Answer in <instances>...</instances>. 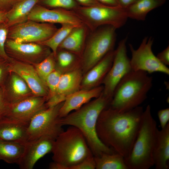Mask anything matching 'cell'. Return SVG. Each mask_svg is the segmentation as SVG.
<instances>
[{
	"instance_id": "obj_11",
	"label": "cell",
	"mask_w": 169,
	"mask_h": 169,
	"mask_svg": "<svg viewBox=\"0 0 169 169\" xmlns=\"http://www.w3.org/2000/svg\"><path fill=\"white\" fill-rule=\"evenodd\" d=\"M153 39L145 37L139 48L135 49L129 44L131 53L130 63L132 71H142L147 73L161 72L169 74V69L161 63L154 54L152 46Z\"/></svg>"
},
{
	"instance_id": "obj_28",
	"label": "cell",
	"mask_w": 169,
	"mask_h": 169,
	"mask_svg": "<svg viewBox=\"0 0 169 169\" xmlns=\"http://www.w3.org/2000/svg\"><path fill=\"white\" fill-rule=\"evenodd\" d=\"M76 26L69 24L61 25L55 33L48 40L39 43L49 47L56 57L58 48L72 29Z\"/></svg>"
},
{
	"instance_id": "obj_39",
	"label": "cell",
	"mask_w": 169,
	"mask_h": 169,
	"mask_svg": "<svg viewBox=\"0 0 169 169\" xmlns=\"http://www.w3.org/2000/svg\"><path fill=\"white\" fill-rule=\"evenodd\" d=\"M17 0H0V10L7 12Z\"/></svg>"
},
{
	"instance_id": "obj_32",
	"label": "cell",
	"mask_w": 169,
	"mask_h": 169,
	"mask_svg": "<svg viewBox=\"0 0 169 169\" xmlns=\"http://www.w3.org/2000/svg\"><path fill=\"white\" fill-rule=\"evenodd\" d=\"M76 56L77 55L69 51L58 49L56 59L59 66L65 68L69 66L75 60Z\"/></svg>"
},
{
	"instance_id": "obj_26",
	"label": "cell",
	"mask_w": 169,
	"mask_h": 169,
	"mask_svg": "<svg viewBox=\"0 0 169 169\" xmlns=\"http://www.w3.org/2000/svg\"><path fill=\"white\" fill-rule=\"evenodd\" d=\"M25 144L0 140V160L9 164H18L24 153Z\"/></svg>"
},
{
	"instance_id": "obj_14",
	"label": "cell",
	"mask_w": 169,
	"mask_h": 169,
	"mask_svg": "<svg viewBox=\"0 0 169 169\" xmlns=\"http://www.w3.org/2000/svg\"><path fill=\"white\" fill-rule=\"evenodd\" d=\"M28 20L54 24H69L76 26L83 24L73 10L59 8H48L38 4L31 11Z\"/></svg>"
},
{
	"instance_id": "obj_27",
	"label": "cell",
	"mask_w": 169,
	"mask_h": 169,
	"mask_svg": "<svg viewBox=\"0 0 169 169\" xmlns=\"http://www.w3.org/2000/svg\"><path fill=\"white\" fill-rule=\"evenodd\" d=\"M94 158L96 169H129L124 157L116 152L102 153Z\"/></svg>"
},
{
	"instance_id": "obj_17",
	"label": "cell",
	"mask_w": 169,
	"mask_h": 169,
	"mask_svg": "<svg viewBox=\"0 0 169 169\" xmlns=\"http://www.w3.org/2000/svg\"><path fill=\"white\" fill-rule=\"evenodd\" d=\"M103 86H98L89 89H81L67 97L59 111V116L63 118L74 110H76L92 98H97L102 93Z\"/></svg>"
},
{
	"instance_id": "obj_42",
	"label": "cell",
	"mask_w": 169,
	"mask_h": 169,
	"mask_svg": "<svg viewBox=\"0 0 169 169\" xmlns=\"http://www.w3.org/2000/svg\"><path fill=\"white\" fill-rule=\"evenodd\" d=\"M103 5L109 7L119 6L116 0H97Z\"/></svg>"
},
{
	"instance_id": "obj_21",
	"label": "cell",
	"mask_w": 169,
	"mask_h": 169,
	"mask_svg": "<svg viewBox=\"0 0 169 169\" xmlns=\"http://www.w3.org/2000/svg\"><path fill=\"white\" fill-rule=\"evenodd\" d=\"M89 31L84 24L75 27L60 44L58 50L69 51L80 58Z\"/></svg>"
},
{
	"instance_id": "obj_25",
	"label": "cell",
	"mask_w": 169,
	"mask_h": 169,
	"mask_svg": "<svg viewBox=\"0 0 169 169\" xmlns=\"http://www.w3.org/2000/svg\"><path fill=\"white\" fill-rule=\"evenodd\" d=\"M166 1V0H138L124 9L128 18L144 21L149 12L162 6Z\"/></svg>"
},
{
	"instance_id": "obj_9",
	"label": "cell",
	"mask_w": 169,
	"mask_h": 169,
	"mask_svg": "<svg viewBox=\"0 0 169 169\" xmlns=\"http://www.w3.org/2000/svg\"><path fill=\"white\" fill-rule=\"evenodd\" d=\"M58 29L54 24L28 20L9 27L8 38L18 43H38L49 38Z\"/></svg>"
},
{
	"instance_id": "obj_13",
	"label": "cell",
	"mask_w": 169,
	"mask_h": 169,
	"mask_svg": "<svg viewBox=\"0 0 169 169\" xmlns=\"http://www.w3.org/2000/svg\"><path fill=\"white\" fill-rule=\"evenodd\" d=\"M5 49L10 58L33 65L41 62L52 52L49 47L40 44L18 43L8 38Z\"/></svg>"
},
{
	"instance_id": "obj_19",
	"label": "cell",
	"mask_w": 169,
	"mask_h": 169,
	"mask_svg": "<svg viewBox=\"0 0 169 169\" xmlns=\"http://www.w3.org/2000/svg\"><path fill=\"white\" fill-rule=\"evenodd\" d=\"M115 50L107 54L91 68L83 78L80 88L89 89L98 86L102 82L110 68L114 58Z\"/></svg>"
},
{
	"instance_id": "obj_33",
	"label": "cell",
	"mask_w": 169,
	"mask_h": 169,
	"mask_svg": "<svg viewBox=\"0 0 169 169\" xmlns=\"http://www.w3.org/2000/svg\"><path fill=\"white\" fill-rule=\"evenodd\" d=\"M9 28L5 22L0 23V57L9 62L11 58L7 55L5 49Z\"/></svg>"
},
{
	"instance_id": "obj_8",
	"label": "cell",
	"mask_w": 169,
	"mask_h": 169,
	"mask_svg": "<svg viewBox=\"0 0 169 169\" xmlns=\"http://www.w3.org/2000/svg\"><path fill=\"white\" fill-rule=\"evenodd\" d=\"M41 110L30 121L27 129V142L44 136L54 139L64 130L59 123V110L63 103Z\"/></svg>"
},
{
	"instance_id": "obj_10",
	"label": "cell",
	"mask_w": 169,
	"mask_h": 169,
	"mask_svg": "<svg viewBox=\"0 0 169 169\" xmlns=\"http://www.w3.org/2000/svg\"><path fill=\"white\" fill-rule=\"evenodd\" d=\"M126 37L119 43L115 50L112 66L102 83L104 85L103 95L111 100L114 90L120 81L127 74L132 71L130 59L127 54Z\"/></svg>"
},
{
	"instance_id": "obj_29",
	"label": "cell",
	"mask_w": 169,
	"mask_h": 169,
	"mask_svg": "<svg viewBox=\"0 0 169 169\" xmlns=\"http://www.w3.org/2000/svg\"><path fill=\"white\" fill-rule=\"evenodd\" d=\"M56 60V57L52 52L41 62L33 65L39 77L46 86L47 77L55 69Z\"/></svg>"
},
{
	"instance_id": "obj_24",
	"label": "cell",
	"mask_w": 169,
	"mask_h": 169,
	"mask_svg": "<svg viewBox=\"0 0 169 169\" xmlns=\"http://www.w3.org/2000/svg\"><path fill=\"white\" fill-rule=\"evenodd\" d=\"M28 125L7 120H0V140L25 144L27 142Z\"/></svg>"
},
{
	"instance_id": "obj_43",
	"label": "cell",
	"mask_w": 169,
	"mask_h": 169,
	"mask_svg": "<svg viewBox=\"0 0 169 169\" xmlns=\"http://www.w3.org/2000/svg\"><path fill=\"white\" fill-rule=\"evenodd\" d=\"M6 13L0 10V23L5 22L6 18Z\"/></svg>"
},
{
	"instance_id": "obj_5",
	"label": "cell",
	"mask_w": 169,
	"mask_h": 169,
	"mask_svg": "<svg viewBox=\"0 0 169 169\" xmlns=\"http://www.w3.org/2000/svg\"><path fill=\"white\" fill-rule=\"evenodd\" d=\"M158 129L149 105L143 111L138 134L129 156L125 158L129 169H148L154 165L153 152Z\"/></svg>"
},
{
	"instance_id": "obj_7",
	"label": "cell",
	"mask_w": 169,
	"mask_h": 169,
	"mask_svg": "<svg viewBox=\"0 0 169 169\" xmlns=\"http://www.w3.org/2000/svg\"><path fill=\"white\" fill-rule=\"evenodd\" d=\"M73 11L90 31L105 25L117 29L123 26L128 18L125 9L119 6L86 7L79 6Z\"/></svg>"
},
{
	"instance_id": "obj_12",
	"label": "cell",
	"mask_w": 169,
	"mask_h": 169,
	"mask_svg": "<svg viewBox=\"0 0 169 169\" xmlns=\"http://www.w3.org/2000/svg\"><path fill=\"white\" fill-rule=\"evenodd\" d=\"M47 98L32 95L8 104L0 116V120H7L28 125L38 112L47 108Z\"/></svg>"
},
{
	"instance_id": "obj_35",
	"label": "cell",
	"mask_w": 169,
	"mask_h": 169,
	"mask_svg": "<svg viewBox=\"0 0 169 169\" xmlns=\"http://www.w3.org/2000/svg\"><path fill=\"white\" fill-rule=\"evenodd\" d=\"M95 163L94 156L86 159L79 163L71 167L70 169H95Z\"/></svg>"
},
{
	"instance_id": "obj_36",
	"label": "cell",
	"mask_w": 169,
	"mask_h": 169,
	"mask_svg": "<svg viewBox=\"0 0 169 169\" xmlns=\"http://www.w3.org/2000/svg\"><path fill=\"white\" fill-rule=\"evenodd\" d=\"M157 115L161 129H163L169 122V108H167L160 110L157 112Z\"/></svg>"
},
{
	"instance_id": "obj_40",
	"label": "cell",
	"mask_w": 169,
	"mask_h": 169,
	"mask_svg": "<svg viewBox=\"0 0 169 169\" xmlns=\"http://www.w3.org/2000/svg\"><path fill=\"white\" fill-rule=\"evenodd\" d=\"M8 103L4 93L2 87H0V116L3 112Z\"/></svg>"
},
{
	"instance_id": "obj_22",
	"label": "cell",
	"mask_w": 169,
	"mask_h": 169,
	"mask_svg": "<svg viewBox=\"0 0 169 169\" xmlns=\"http://www.w3.org/2000/svg\"><path fill=\"white\" fill-rule=\"evenodd\" d=\"M82 78V73L78 69L62 74L56 93L53 96L61 102H64L67 97L79 90Z\"/></svg>"
},
{
	"instance_id": "obj_37",
	"label": "cell",
	"mask_w": 169,
	"mask_h": 169,
	"mask_svg": "<svg viewBox=\"0 0 169 169\" xmlns=\"http://www.w3.org/2000/svg\"><path fill=\"white\" fill-rule=\"evenodd\" d=\"M159 60L166 66L169 65V46L159 53L156 56Z\"/></svg>"
},
{
	"instance_id": "obj_31",
	"label": "cell",
	"mask_w": 169,
	"mask_h": 169,
	"mask_svg": "<svg viewBox=\"0 0 169 169\" xmlns=\"http://www.w3.org/2000/svg\"><path fill=\"white\" fill-rule=\"evenodd\" d=\"M62 74L60 70L55 69L47 77L46 79V84L49 91V95L47 100L56 94Z\"/></svg>"
},
{
	"instance_id": "obj_30",
	"label": "cell",
	"mask_w": 169,
	"mask_h": 169,
	"mask_svg": "<svg viewBox=\"0 0 169 169\" xmlns=\"http://www.w3.org/2000/svg\"><path fill=\"white\" fill-rule=\"evenodd\" d=\"M48 8L74 10L80 5L74 0H39L38 3Z\"/></svg>"
},
{
	"instance_id": "obj_15",
	"label": "cell",
	"mask_w": 169,
	"mask_h": 169,
	"mask_svg": "<svg viewBox=\"0 0 169 169\" xmlns=\"http://www.w3.org/2000/svg\"><path fill=\"white\" fill-rule=\"evenodd\" d=\"M9 72L17 74L24 80L34 95L46 97L47 100L49 95L48 88L39 77L33 65L11 58L9 62Z\"/></svg>"
},
{
	"instance_id": "obj_23",
	"label": "cell",
	"mask_w": 169,
	"mask_h": 169,
	"mask_svg": "<svg viewBox=\"0 0 169 169\" xmlns=\"http://www.w3.org/2000/svg\"><path fill=\"white\" fill-rule=\"evenodd\" d=\"M39 0H17L6 13L5 22L9 28L28 20L31 11Z\"/></svg>"
},
{
	"instance_id": "obj_38",
	"label": "cell",
	"mask_w": 169,
	"mask_h": 169,
	"mask_svg": "<svg viewBox=\"0 0 169 169\" xmlns=\"http://www.w3.org/2000/svg\"><path fill=\"white\" fill-rule=\"evenodd\" d=\"M80 6L90 7L104 6L97 0H74ZM105 6V5H104Z\"/></svg>"
},
{
	"instance_id": "obj_6",
	"label": "cell",
	"mask_w": 169,
	"mask_h": 169,
	"mask_svg": "<svg viewBox=\"0 0 169 169\" xmlns=\"http://www.w3.org/2000/svg\"><path fill=\"white\" fill-rule=\"evenodd\" d=\"M116 29L112 26L105 25L89 31L80 58L84 73L114 50Z\"/></svg>"
},
{
	"instance_id": "obj_41",
	"label": "cell",
	"mask_w": 169,
	"mask_h": 169,
	"mask_svg": "<svg viewBox=\"0 0 169 169\" xmlns=\"http://www.w3.org/2000/svg\"><path fill=\"white\" fill-rule=\"evenodd\" d=\"M119 6L125 8L131 5L138 0H116Z\"/></svg>"
},
{
	"instance_id": "obj_18",
	"label": "cell",
	"mask_w": 169,
	"mask_h": 169,
	"mask_svg": "<svg viewBox=\"0 0 169 169\" xmlns=\"http://www.w3.org/2000/svg\"><path fill=\"white\" fill-rule=\"evenodd\" d=\"M4 95L10 104L33 95L24 80L17 74L10 72L2 87Z\"/></svg>"
},
{
	"instance_id": "obj_4",
	"label": "cell",
	"mask_w": 169,
	"mask_h": 169,
	"mask_svg": "<svg viewBox=\"0 0 169 169\" xmlns=\"http://www.w3.org/2000/svg\"><path fill=\"white\" fill-rule=\"evenodd\" d=\"M152 81V77L145 71H131L117 85L109 104L110 107L125 112L139 106L147 98Z\"/></svg>"
},
{
	"instance_id": "obj_20",
	"label": "cell",
	"mask_w": 169,
	"mask_h": 169,
	"mask_svg": "<svg viewBox=\"0 0 169 169\" xmlns=\"http://www.w3.org/2000/svg\"><path fill=\"white\" fill-rule=\"evenodd\" d=\"M154 165L156 169H169V123L161 130L158 129L153 152Z\"/></svg>"
},
{
	"instance_id": "obj_2",
	"label": "cell",
	"mask_w": 169,
	"mask_h": 169,
	"mask_svg": "<svg viewBox=\"0 0 169 169\" xmlns=\"http://www.w3.org/2000/svg\"><path fill=\"white\" fill-rule=\"evenodd\" d=\"M110 101L111 100L104 96L102 93L95 99L61 118L59 120V123L62 126H73L81 131L94 156H99L102 153L112 154L116 152L101 141L96 132L98 117Z\"/></svg>"
},
{
	"instance_id": "obj_34",
	"label": "cell",
	"mask_w": 169,
	"mask_h": 169,
	"mask_svg": "<svg viewBox=\"0 0 169 169\" xmlns=\"http://www.w3.org/2000/svg\"><path fill=\"white\" fill-rule=\"evenodd\" d=\"M9 73V61L0 57V87L3 85Z\"/></svg>"
},
{
	"instance_id": "obj_3",
	"label": "cell",
	"mask_w": 169,
	"mask_h": 169,
	"mask_svg": "<svg viewBox=\"0 0 169 169\" xmlns=\"http://www.w3.org/2000/svg\"><path fill=\"white\" fill-rule=\"evenodd\" d=\"M54 162L50 169H70L94 156L81 131L70 126L55 140L51 151Z\"/></svg>"
},
{
	"instance_id": "obj_1",
	"label": "cell",
	"mask_w": 169,
	"mask_h": 169,
	"mask_svg": "<svg viewBox=\"0 0 169 169\" xmlns=\"http://www.w3.org/2000/svg\"><path fill=\"white\" fill-rule=\"evenodd\" d=\"M143 111L140 106L125 112L106 108L97 121L98 138L105 145L126 158L136 138Z\"/></svg>"
},
{
	"instance_id": "obj_16",
	"label": "cell",
	"mask_w": 169,
	"mask_h": 169,
	"mask_svg": "<svg viewBox=\"0 0 169 169\" xmlns=\"http://www.w3.org/2000/svg\"><path fill=\"white\" fill-rule=\"evenodd\" d=\"M55 139L44 136L27 142L24 151L18 164L21 169H32L37 162L51 152Z\"/></svg>"
}]
</instances>
